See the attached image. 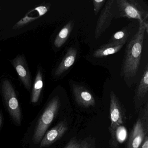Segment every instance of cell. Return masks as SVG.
I'll list each match as a JSON object with an SVG mask.
<instances>
[{
    "mask_svg": "<svg viewBox=\"0 0 148 148\" xmlns=\"http://www.w3.org/2000/svg\"><path fill=\"white\" fill-rule=\"evenodd\" d=\"M138 111V116L132 130L126 148H139L148 136V102Z\"/></svg>",
    "mask_w": 148,
    "mask_h": 148,
    "instance_id": "obj_3",
    "label": "cell"
},
{
    "mask_svg": "<svg viewBox=\"0 0 148 148\" xmlns=\"http://www.w3.org/2000/svg\"><path fill=\"white\" fill-rule=\"evenodd\" d=\"M110 113L111 124L109 132H110L117 126L122 125L125 120L124 108L113 91L111 92L110 96Z\"/></svg>",
    "mask_w": 148,
    "mask_h": 148,
    "instance_id": "obj_6",
    "label": "cell"
},
{
    "mask_svg": "<svg viewBox=\"0 0 148 148\" xmlns=\"http://www.w3.org/2000/svg\"><path fill=\"white\" fill-rule=\"evenodd\" d=\"M72 91L75 100L79 105L84 108L95 106L96 102L93 95L84 86L73 85Z\"/></svg>",
    "mask_w": 148,
    "mask_h": 148,
    "instance_id": "obj_9",
    "label": "cell"
},
{
    "mask_svg": "<svg viewBox=\"0 0 148 148\" xmlns=\"http://www.w3.org/2000/svg\"><path fill=\"white\" fill-rule=\"evenodd\" d=\"M124 45H116L107 43L96 50L93 53V57L96 58H103L116 53L122 49Z\"/></svg>",
    "mask_w": 148,
    "mask_h": 148,
    "instance_id": "obj_15",
    "label": "cell"
},
{
    "mask_svg": "<svg viewBox=\"0 0 148 148\" xmlns=\"http://www.w3.org/2000/svg\"><path fill=\"white\" fill-rule=\"evenodd\" d=\"M95 140L92 137H88L79 139L74 137L64 148H95Z\"/></svg>",
    "mask_w": 148,
    "mask_h": 148,
    "instance_id": "obj_16",
    "label": "cell"
},
{
    "mask_svg": "<svg viewBox=\"0 0 148 148\" xmlns=\"http://www.w3.org/2000/svg\"><path fill=\"white\" fill-rule=\"evenodd\" d=\"M106 2V0H94L92 1L95 15H97L100 9Z\"/></svg>",
    "mask_w": 148,
    "mask_h": 148,
    "instance_id": "obj_20",
    "label": "cell"
},
{
    "mask_svg": "<svg viewBox=\"0 0 148 148\" xmlns=\"http://www.w3.org/2000/svg\"><path fill=\"white\" fill-rule=\"evenodd\" d=\"M144 22L139 23L137 32L126 46L123 60L121 75L123 77L126 84L130 86H131V80L134 79L138 72L145 33V32L148 33L145 26Z\"/></svg>",
    "mask_w": 148,
    "mask_h": 148,
    "instance_id": "obj_1",
    "label": "cell"
},
{
    "mask_svg": "<svg viewBox=\"0 0 148 148\" xmlns=\"http://www.w3.org/2000/svg\"><path fill=\"white\" fill-rule=\"evenodd\" d=\"M129 36V34L127 29L125 28H123L120 31L115 33L109 40L108 43L116 45L125 44Z\"/></svg>",
    "mask_w": 148,
    "mask_h": 148,
    "instance_id": "obj_19",
    "label": "cell"
},
{
    "mask_svg": "<svg viewBox=\"0 0 148 148\" xmlns=\"http://www.w3.org/2000/svg\"><path fill=\"white\" fill-rule=\"evenodd\" d=\"M68 129L66 121L60 122L45 134L40 142V147L43 148L51 145L61 138Z\"/></svg>",
    "mask_w": 148,
    "mask_h": 148,
    "instance_id": "obj_10",
    "label": "cell"
},
{
    "mask_svg": "<svg viewBox=\"0 0 148 148\" xmlns=\"http://www.w3.org/2000/svg\"><path fill=\"white\" fill-rule=\"evenodd\" d=\"M2 91L8 112L14 121L18 125L21 123L20 107L15 90L9 79H4L2 84Z\"/></svg>",
    "mask_w": 148,
    "mask_h": 148,
    "instance_id": "obj_5",
    "label": "cell"
},
{
    "mask_svg": "<svg viewBox=\"0 0 148 148\" xmlns=\"http://www.w3.org/2000/svg\"><path fill=\"white\" fill-rule=\"evenodd\" d=\"M139 148H148V136L145 137Z\"/></svg>",
    "mask_w": 148,
    "mask_h": 148,
    "instance_id": "obj_21",
    "label": "cell"
},
{
    "mask_svg": "<svg viewBox=\"0 0 148 148\" xmlns=\"http://www.w3.org/2000/svg\"><path fill=\"white\" fill-rule=\"evenodd\" d=\"M73 21H70L60 30L55 38L54 45L58 48H60L69 38L73 27Z\"/></svg>",
    "mask_w": 148,
    "mask_h": 148,
    "instance_id": "obj_17",
    "label": "cell"
},
{
    "mask_svg": "<svg viewBox=\"0 0 148 148\" xmlns=\"http://www.w3.org/2000/svg\"><path fill=\"white\" fill-rule=\"evenodd\" d=\"M60 102L58 97H53L49 102L40 118L33 136L34 142L38 143L41 142L48 128L58 113Z\"/></svg>",
    "mask_w": 148,
    "mask_h": 148,
    "instance_id": "obj_4",
    "label": "cell"
},
{
    "mask_svg": "<svg viewBox=\"0 0 148 148\" xmlns=\"http://www.w3.org/2000/svg\"><path fill=\"white\" fill-rule=\"evenodd\" d=\"M49 8V5H41L32 9L14 25L13 29H19L39 18L48 12Z\"/></svg>",
    "mask_w": 148,
    "mask_h": 148,
    "instance_id": "obj_12",
    "label": "cell"
},
{
    "mask_svg": "<svg viewBox=\"0 0 148 148\" xmlns=\"http://www.w3.org/2000/svg\"><path fill=\"white\" fill-rule=\"evenodd\" d=\"M114 0H108L103 8L97 20L95 31V38L98 39L110 25L114 18L112 7Z\"/></svg>",
    "mask_w": 148,
    "mask_h": 148,
    "instance_id": "obj_7",
    "label": "cell"
},
{
    "mask_svg": "<svg viewBox=\"0 0 148 148\" xmlns=\"http://www.w3.org/2000/svg\"><path fill=\"white\" fill-rule=\"evenodd\" d=\"M110 132L111 137L109 141V145L111 148H118L128 138L127 129L123 125L117 126Z\"/></svg>",
    "mask_w": 148,
    "mask_h": 148,
    "instance_id": "obj_14",
    "label": "cell"
},
{
    "mask_svg": "<svg viewBox=\"0 0 148 148\" xmlns=\"http://www.w3.org/2000/svg\"><path fill=\"white\" fill-rule=\"evenodd\" d=\"M77 51L76 48L73 47L69 48L63 59L56 68L54 75L56 77H58L68 71L75 63L77 58Z\"/></svg>",
    "mask_w": 148,
    "mask_h": 148,
    "instance_id": "obj_13",
    "label": "cell"
},
{
    "mask_svg": "<svg viewBox=\"0 0 148 148\" xmlns=\"http://www.w3.org/2000/svg\"><path fill=\"white\" fill-rule=\"evenodd\" d=\"M148 67L146 65L139 84L136 89L134 101L136 110H139L148 102Z\"/></svg>",
    "mask_w": 148,
    "mask_h": 148,
    "instance_id": "obj_8",
    "label": "cell"
},
{
    "mask_svg": "<svg viewBox=\"0 0 148 148\" xmlns=\"http://www.w3.org/2000/svg\"><path fill=\"white\" fill-rule=\"evenodd\" d=\"M43 75L40 70H38L37 75L34 79L33 87L31 96V102L32 103H36L38 101L40 97L41 91L43 89Z\"/></svg>",
    "mask_w": 148,
    "mask_h": 148,
    "instance_id": "obj_18",
    "label": "cell"
},
{
    "mask_svg": "<svg viewBox=\"0 0 148 148\" xmlns=\"http://www.w3.org/2000/svg\"><path fill=\"white\" fill-rule=\"evenodd\" d=\"M1 115H0V124H1Z\"/></svg>",
    "mask_w": 148,
    "mask_h": 148,
    "instance_id": "obj_22",
    "label": "cell"
},
{
    "mask_svg": "<svg viewBox=\"0 0 148 148\" xmlns=\"http://www.w3.org/2000/svg\"><path fill=\"white\" fill-rule=\"evenodd\" d=\"M1 5H0V9H1Z\"/></svg>",
    "mask_w": 148,
    "mask_h": 148,
    "instance_id": "obj_23",
    "label": "cell"
},
{
    "mask_svg": "<svg viewBox=\"0 0 148 148\" xmlns=\"http://www.w3.org/2000/svg\"><path fill=\"white\" fill-rule=\"evenodd\" d=\"M112 11L114 18H127L137 20L139 23L146 21L148 12L136 0H114Z\"/></svg>",
    "mask_w": 148,
    "mask_h": 148,
    "instance_id": "obj_2",
    "label": "cell"
},
{
    "mask_svg": "<svg viewBox=\"0 0 148 148\" xmlns=\"http://www.w3.org/2000/svg\"><path fill=\"white\" fill-rule=\"evenodd\" d=\"M11 62L24 86L28 90H30L31 88V74L24 57L22 55H18L14 59L11 60Z\"/></svg>",
    "mask_w": 148,
    "mask_h": 148,
    "instance_id": "obj_11",
    "label": "cell"
}]
</instances>
